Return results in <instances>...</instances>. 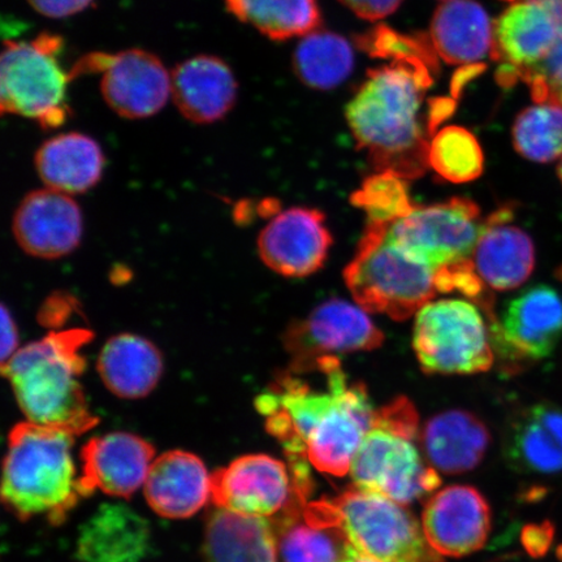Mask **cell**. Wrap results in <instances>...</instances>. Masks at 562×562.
<instances>
[{"label":"cell","mask_w":562,"mask_h":562,"mask_svg":"<svg viewBox=\"0 0 562 562\" xmlns=\"http://www.w3.org/2000/svg\"><path fill=\"white\" fill-rule=\"evenodd\" d=\"M557 277L562 281V265L559 267L557 271Z\"/></svg>","instance_id":"cell-45"},{"label":"cell","mask_w":562,"mask_h":562,"mask_svg":"<svg viewBox=\"0 0 562 562\" xmlns=\"http://www.w3.org/2000/svg\"><path fill=\"white\" fill-rule=\"evenodd\" d=\"M371 426L386 428L405 438L416 439L418 434V413L409 398L397 397L376 409Z\"/></svg>","instance_id":"cell-37"},{"label":"cell","mask_w":562,"mask_h":562,"mask_svg":"<svg viewBox=\"0 0 562 562\" xmlns=\"http://www.w3.org/2000/svg\"><path fill=\"white\" fill-rule=\"evenodd\" d=\"M507 2L515 3V2H517V0H507Z\"/></svg>","instance_id":"cell-46"},{"label":"cell","mask_w":562,"mask_h":562,"mask_svg":"<svg viewBox=\"0 0 562 562\" xmlns=\"http://www.w3.org/2000/svg\"><path fill=\"white\" fill-rule=\"evenodd\" d=\"M375 411L367 385L350 383L307 440V459L312 465L322 473L335 476L350 472L351 462L371 428Z\"/></svg>","instance_id":"cell-17"},{"label":"cell","mask_w":562,"mask_h":562,"mask_svg":"<svg viewBox=\"0 0 562 562\" xmlns=\"http://www.w3.org/2000/svg\"><path fill=\"white\" fill-rule=\"evenodd\" d=\"M358 18L378 21L395 12L403 0H340Z\"/></svg>","instance_id":"cell-39"},{"label":"cell","mask_w":562,"mask_h":562,"mask_svg":"<svg viewBox=\"0 0 562 562\" xmlns=\"http://www.w3.org/2000/svg\"><path fill=\"white\" fill-rule=\"evenodd\" d=\"M363 50L376 58H392L393 60L406 58V56H420L432 63H437V52L426 41L407 38L385 26H379L360 41Z\"/></svg>","instance_id":"cell-36"},{"label":"cell","mask_w":562,"mask_h":562,"mask_svg":"<svg viewBox=\"0 0 562 562\" xmlns=\"http://www.w3.org/2000/svg\"><path fill=\"white\" fill-rule=\"evenodd\" d=\"M356 487L400 505L411 504L440 486L437 470L427 468L413 440L371 426L350 467Z\"/></svg>","instance_id":"cell-10"},{"label":"cell","mask_w":562,"mask_h":562,"mask_svg":"<svg viewBox=\"0 0 562 562\" xmlns=\"http://www.w3.org/2000/svg\"><path fill=\"white\" fill-rule=\"evenodd\" d=\"M558 176H559V179H560L561 186H562V157L560 158V164L558 166Z\"/></svg>","instance_id":"cell-44"},{"label":"cell","mask_w":562,"mask_h":562,"mask_svg":"<svg viewBox=\"0 0 562 562\" xmlns=\"http://www.w3.org/2000/svg\"><path fill=\"white\" fill-rule=\"evenodd\" d=\"M149 542L143 517L123 504H104L83 525L77 557L83 562H139Z\"/></svg>","instance_id":"cell-23"},{"label":"cell","mask_w":562,"mask_h":562,"mask_svg":"<svg viewBox=\"0 0 562 562\" xmlns=\"http://www.w3.org/2000/svg\"><path fill=\"white\" fill-rule=\"evenodd\" d=\"M293 67L307 87L329 90L346 81L355 67V52L339 34L315 31L302 37Z\"/></svg>","instance_id":"cell-31"},{"label":"cell","mask_w":562,"mask_h":562,"mask_svg":"<svg viewBox=\"0 0 562 562\" xmlns=\"http://www.w3.org/2000/svg\"><path fill=\"white\" fill-rule=\"evenodd\" d=\"M334 238L322 211L293 207L281 211L258 237L263 263L286 278L313 276L325 266Z\"/></svg>","instance_id":"cell-14"},{"label":"cell","mask_w":562,"mask_h":562,"mask_svg":"<svg viewBox=\"0 0 562 562\" xmlns=\"http://www.w3.org/2000/svg\"><path fill=\"white\" fill-rule=\"evenodd\" d=\"M91 339L93 333L83 328L53 333L20 348L2 364L3 375L27 419L61 428L76 438L97 425L80 383L87 368L81 349Z\"/></svg>","instance_id":"cell-2"},{"label":"cell","mask_w":562,"mask_h":562,"mask_svg":"<svg viewBox=\"0 0 562 562\" xmlns=\"http://www.w3.org/2000/svg\"><path fill=\"white\" fill-rule=\"evenodd\" d=\"M428 166L453 184L480 179L484 154L480 140L462 126L449 125L435 133L428 146Z\"/></svg>","instance_id":"cell-32"},{"label":"cell","mask_w":562,"mask_h":562,"mask_svg":"<svg viewBox=\"0 0 562 562\" xmlns=\"http://www.w3.org/2000/svg\"><path fill=\"white\" fill-rule=\"evenodd\" d=\"M206 562H278L276 531L267 518L216 508L209 518Z\"/></svg>","instance_id":"cell-28"},{"label":"cell","mask_w":562,"mask_h":562,"mask_svg":"<svg viewBox=\"0 0 562 562\" xmlns=\"http://www.w3.org/2000/svg\"><path fill=\"white\" fill-rule=\"evenodd\" d=\"M413 348L426 374L473 375L495 362L490 322L470 301L447 299L420 308Z\"/></svg>","instance_id":"cell-7"},{"label":"cell","mask_w":562,"mask_h":562,"mask_svg":"<svg viewBox=\"0 0 562 562\" xmlns=\"http://www.w3.org/2000/svg\"><path fill=\"white\" fill-rule=\"evenodd\" d=\"M495 350L512 362L540 361L552 355L562 337V297L554 288H527L490 323Z\"/></svg>","instance_id":"cell-12"},{"label":"cell","mask_w":562,"mask_h":562,"mask_svg":"<svg viewBox=\"0 0 562 562\" xmlns=\"http://www.w3.org/2000/svg\"><path fill=\"white\" fill-rule=\"evenodd\" d=\"M486 425L475 414L462 409L437 414L422 432L428 461L446 474H462L480 465L490 446Z\"/></svg>","instance_id":"cell-24"},{"label":"cell","mask_w":562,"mask_h":562,"mask_svg":"<svg viewBox=\"0 0 562 562\" xmlns=\"http://www.w3.org/2000/svg\"><path fill=\"white\" fill-rule=\"evenodd\" d=\"M391 224L368 223L344 280L358 306L403 322L438 293L435 271L393 243Z\"/></svg>","instance_id":"cell-4"},{"label":"cell","mask_w":562,"mask_h":562,"mask_svg":"<svg viewBox=\"0 0 562 562\" xmlns=\"http://www.w3.org/2000/svg\"><path fill=\"white\" fill-rule=\"evenodd\" d=\"M481 209L462 196L417 206L391 224L389 235L407 256L434 271L472 261L484 227Z\"/></svg>","instance_id":"cell-8"},{"label":"cell","mask_w":562,"mask_h":562,"mask_svg":"<svg viewBox=\"0 0 562 562\" xmlns=\"http://www.w3.org/2000/svg\"><path fill=\"white\" fill-rule=\"evenodd\" d=\"M437 63L420 56L395 59L369 70L346 110L358 147L368 153L376 172L392 171L406 180L422 178L428 167V146L438 125L456 109L437 98L424 110Z\"/></svg>","instance_id":"cell-1"},{"label":"cell","mask_w":562,"mask_h":562,"mask_svg":"<svg viewBox=\"0 0 562 562\" xmlns=\"http://www.w3.org/2000/svg\"><path fill=\"white\" fill-rule=\"evenodd\" d=\"M75 435L21 422L12 428L3 470L2 497L21 519L60 521L83 496L70 454Z\"/></svg>","instance_id":"cell-3"},{"label":"cell","mask_w":562,"mask_h":562,"mask_svg":"<svg viewBox=\"0 0 562 562\" xmlns=\"http://www.w3.org/2000/svg\"><path fill=\"white\" fill-rule=\"evenodd\" d=\"M171 98L189 122L211 124L222 121L234 109L237 81L223 59L196 55L173 68Z\"/></svg>","instance_id":"cell-20"},{"label":"cell","mask_w":562,"mask_h":562,"mask_svg":"<svg viewBox=\"0 0 562 562\" xmlns=\"http://www.w3.org/2000/svg\"><path fill=\"white\" fill-rule=\"evenodd\" d=\"M494 24L474 0H447L431 24L435 52L449 65H474L491 54Z\"/></svg>","instance_id":"cell-27"},{"label":"cell","mask_w":562,"mask_h":562,"mask_svg":"<svg viewBox=\"0 0 562 562\" xmlns=\"http://www.w3.org/2000/svg\"><path fill=\"white\" fill-rule=\"evenodd\" d=\"M550 16L554 48L542 74L529 88L536 103H553L562 108V0H540Z\"/></svg>","instance_id":"cell-35"},{"label":"cell","mask_w":562,"mask_h":562,"mask_svg":"<svg viewBox=\"0 0 562 562\" xmlns=\"http://www.w3.org/2000/svg\"><path fill=\"white\" fill-rule=\"evenodd\" d=\"M513 209L494 211L486 221L473 255L477 276L490 290H517L536 269V246L522 228L512 224Z\"/></svg>","instance_id":"cell-19"},{"label":"cell","mask_w":562,"mask_h":562,"mask_svg":"<svg viewBox=\"0 0 562 562\" xmlns=\"http://www.w3.org/2000/svg\"><path fill=\"white\" fill-rule=\"evenodd\" d=\"M407 181L392 171L376 172L362 182L350 201L364 211L369 222L393 224L417 207L412 202Z\"/></svg>","instance_id":"cell-34"},{"label":"cell","mask_w":562,"mask_h":562,"mask_svg":"<svg viewBox=\"0 0 562 562\" xmlns=\"http://www.w3.org/2000/svg\"><path fill=\"white\" fill-rule=\"evenodd\" d=\"M61 48L63 40L50 33H41L32 41L4 42L0 60L3 114L32 119L45 130L67 121V87L74 75L60 65Z\"/></svg>","instance_id":"cell-6"},{"label":"cell","mask_w":562,"mask_h":562,"mask_svg":"<svg viewBox=\"0 0 562 562\" xmlns=\"http://www.w3.org/2000/svg\"><path fill=\"white\" fill-rule=\"evenodd\" d=\"M422 530L439 554L463 558L480 551L491 530V510L480 491L449 486L428 498Z\"/></svg>","instance_id":"cell-16"},{"label":"cell","mask_w":562,"mask_h":562,"mask_svg":"<svg viewBox=\"0 0 562 562\" xmlns=\"http://www.w3.org/2000/svg\"><path fill=\"white\" fill-rule=\"evenodd\" d=\"M319 521L340 527L358 551L381 562H445L402 505L374 492L349 488L313 503Z\"/></svg>","instance_id":"cell-5"},{"label":"cell","mask_w":562,"mask_h":562,"mask_svg":"<svg viewBox=\"0 0 562 562\" xmlns=\"http://www.w3.org/2000/svg\"><path fill=\"white\" fill-rule=\"evenodd\" d=\"M552 527L550 524L527 527L524 533V544L533 557L546 553L552 540Z\"/></svg>","instance_id":"cell-42"},{"label":"cell","mask_w":562,"mask_h":562,"mask_svg":"<svg viewBox=\"0 0 562 562\" xmlns=\"http://www.w3.org/2000/svg\"><path fill=\"white\" fill-rule=\"evenodd\" d=\"M75 312L74 299L65 294H56L48 299L40 313L41 325L59 327L65 325L68 316Z\"/></svg>","instance_id":"cell-40"},{"label":"cell","mask_w":562,"mask_h":562,"mask_svg":"<svg viewBox=\"0 0 562 562\" xmlns=\"http://www.w3.org/2000/svg\"><path fill=\"white\" fill-rule=\"evenodd\" d=\"M145 496L161 517H192L211 497V475L199 457L184 451L167 452L154 460Z\"/></svg>","instance_id":"cell-21"},{"label":"cell","mask_w":562,"mask_h":562,"mask_svg":"<svg viewBox=\"0 0 562 562\" xmlns=\"http://www.w3.org/2000/svg\"><path fill=\"white\" fill-rule=\"evenodd\" d=\"M12 232L26 255L41 259L66 257L81 243L80 206L70 194L40 189L21 201L13 215Z\"/></svg>","instance_id":"cell-15"},{"label":"cell","mask_w":562,"mask_h":562,"mask_svg":"<svg viewBox=\"0 0 562 562\" xmlns=\"http://www.w3.org/2000/svg\"><path fill=\"white\" fill-rule=\"evenodd\" d=\"M164 368L160 350L145 337L132 334L112 336L97 362L104 385L115 396L130 400L150 395Z\"/></svg>","instance_id":"cell-26"},{"label":"cell","mask_w":562,"mask_h":562,"mask_svg":"<svg viewBox=\"0 0 562 562\" xmlns=\"http://www.w3.org/2000/svg\"><path fill=\"white\" fill-rule=\"evenodd\" d=\"M513 146L519 156L551 164L562 157V108L553 103H536L525 109L512 130Z\"/></svg>","instance_id":"cell-33"},{"label":"cell","mask_w":562,"mask_h":562,"mask_svg":"<svg viewBox=\"0 0 562 562\" xmlns=\"http://www.w3.org/2000/svg\"><path fill=\"white\" fill-rule=\"evenodd\" d=\"M306 502L293 497L273 527L281 562H341L350 542L340 527L308 521L302 515Z\"/></svg>","instance_id":"cell-29"},{"label":"cell","mask_w":562,"mask_h":562,"mask_svg":"<svg viewBox=\"0 0 562 562\" xmlns=\"http://www.w3.org/2000/svg\"><path fill=\"white\" fill-rule=\"evenodd\" d=\"M154 453L150 442L128 432L91 439L81 452L83 496L95 490L117 497L135 494L149 475Z\"/></svg>","instance_id":"cell-18"},{"label":"cell","mask_w":562,"mask_h":562,"mask_svg":"<svg viewBox=\"0 0 562 562\" xmlns=\"http://www.w3.org/2000/svg\"><path fill=\"white\" fill-rule=\"evenodd\" d=\"M101 72L103 100L119 116L138 121L157 115L171 97V72L157 55L140 48L86 56L72 70Z\"/></svg>","instance_id":"cell-11"},{"label":"cell","mask_w":562,"mask_h":562,"mask_svg":"<svg viewBox=\"0 0 562 562\" xmlns=\"http://www.w3.org/2000/svg\"><path fill=\"white\" fill-rule=\"evenodd\" d=\"M16 322L5 305L2 306V364L9 362L19 351Z\"/></svg>","instance_id":"cell-41"},{"label":"cell","mask_w":562,"mask_h":562,"mask_svg":"<svg viewBox=\"0 0 562 562\" xmlns=\"http://www.w3.org/2000/svg\"><path fill=\"white\" fill-rule=\"evenodd\" d=\"M364 312L361 306L333 299L316 306L306 318L291 323L283 335L290 371L308 374L322 358L382 347L384 335Z\"/></svg>","instance_id":"cell-9"},{"label":"cell","mask_w":562,"mask_h":562,"mask_svg":"<svg viewBox=\"0 0 562 562\" xmlns=\"http://www.w3.org/2000/svg\"><path fill=\"white\" fill-rule=\"evenodd\" d=\"M294 496L292 474L284 462L249 454L211 475V501L216 508L251 517L278 516Z\"/></svg>","instance_id":"cell-13"},{"label":"cell","mask_w":562,"mask_h":562,"mask_svg":"<svg viewBox=\"0 0 562 562\" xmlns=\"http://www.w3.org/2000/svg\"><path fill=\"white\" fill-rule=\"evenodd\" d=\"M504 453L525 474H557L562 470V412L552 404L527 407L510 422Z\"/></svg>","instance_id":"cell-22"},{"label":"cell","mask_w":562,"mask_h":562,"mask_svg":"<svg viewBox=\"0 0 562 562\" xmlns=\"http://www.w3.org/2000/svg\"><path fill=\"white\" fill-rule=\"evenodd\" d=\"M34 165L47 188L80 194L102 179L104 154L94 138L69 132L42 144L35 153Z\"/></svg>","instance_id":"cell-25"},{"label":"cell","mask_w":562,"mask_h":562,"mask_svg":"<svg viewBox=\"0 0 562 562\" xmlns=\"http://www.w3.org/2000/svg\"><path fill=\"white\" fill-rule=\"evenodd\" d=\"M40 15L50 19H66L89 9L94 0H27Z\"/></svg>","instance_id":"cell-38"},{"label":"cell","mask_w":562,"mask_h":562,"mask_svg":"<svg viewBox=\"0 0 562 562\" xmlns=\"http://www.w3.org/2000/svg\"><path fill=\"white\" fill-rule=\"evenodd\" d=\"M237 20L273 41L305 37L318 30V0H224Z\"/></svg>","instance_id":"cell-30"},{"label":"cell","mask_w":562,"mask_h":562,"mask_svg":"<svg viewBox=\"0 0 562 562\" xmlns=\"http://www.w3.org/2000/svg\"><path fill=\"white\" fill-rule=\"evenodd\" d=\"M341 562H381L368 557V554L358 551L353 544H350L347 557Z\"/></svg>","instance_id":"cell-43"}]
</instances>
